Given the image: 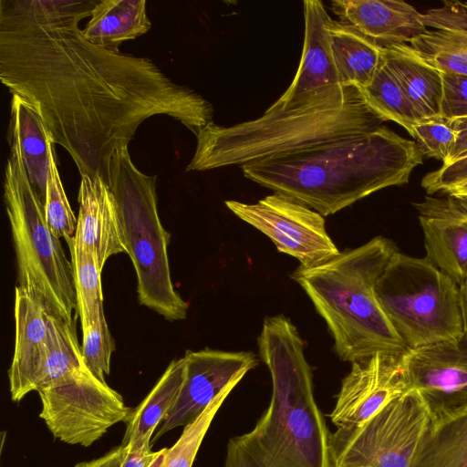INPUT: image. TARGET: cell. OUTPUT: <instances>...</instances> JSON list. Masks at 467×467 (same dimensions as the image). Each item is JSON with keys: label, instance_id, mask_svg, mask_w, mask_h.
<instances>
[{"label": "cell", "instance_id": "cell-15", "mask_svg": "<svg viewBox=\"0 0 467 467\" xmlns=\"http://www.w3.org/2000/svg\"><path fill=\"white\" fill-rule=\"evenodd\" d=\"M425 258L459 286L467 282V198L446 194L414 202Z\"/></svg>", "mask_w": 467, "mask_h": 467}, {"label": "cell", "instance_id": "cell-17", "mask_svg": "<svg viewBox=\"0 0 467 467\" xmlns=\"http://www.w3.org/2000/svg\"><path fill=\"white\" fill-rule=\"evenodd\" d=\"M15 350L8 369L11 399L38 391L47 355V312L25 289H15Z\"/></svg>", "mask_w": 467, "mask_h": 467}, {"label": "cell", "instance_id": "cell-37", "mask_svg": "<svg viewBox=\"0 0 467 467\" xmlns=\"http://www.w3.org/2000/svg\"><path fill=\"white\" fill-rule=\"evenodd\" d=\"M458 136L455 145L442 166L449 165L458 160L467 157V118L450 119Z\"/></svg>", "mask_w": 467, "mask_h": 467}, {"label": "cell", "instance_id": "cell-4", "mask_svg": "<svg viewBox=\"0 0 467 467\" xmlns=\"http://www.w3.org/2000/svg\"><path fill=\"white\" fill-rule=\"evenodd\" d=\"M397 251L391 240L377 236L317 266H299L292 275L326 321L334 349L344 361L377 354L402 356L408 350L375 291Z\"/></svg>", "mask_w": 467, "mask_h": 467}, {"label": "cell", "instance_id": "cell-24", "mask_svg": "<svg viewBox=\"0 0 467 467\" xmlns=\"http://www.w3.org/2000/svg\"><path fill=\"white\" fill-rule=\"evenodd\" d=\"M410 467H467V406L432 420Z\"/></svg>", "mask_w": 467, "mask_h": 467}, {"label": "cell", "instance_id": "cell-6", "mask_svg": "<svg viewBox=\"0 0 467 467\" xmlns=\"http://www.w3.org/2000/svg\"><path fill=\"white\" fill-rule=\"evenodd\" d=\"M8 141L4 200L16 257L17 285L47 313L72 322L77 302L71 262L47 223L44 204L28 178L18 141L12 136Z\"/></svg>", "mask_w": 467, "mask_h": 467}, {"label": "cell", "instance_id": "cell-32", "mask_svg": "<svg viewBox=\"0 0 467 467\" xmlns=\"http://www.w3.org/2000/svg\"><path fill=\"white\" fill-rule=\"evenodd\" d=\"M410 135L416 140L423 156L440 160L444 163L455 145L458 133L450 119L439 117L418 122Z\"/></svg>", "mask_w": 467, "mask_h": 467}, {"label": "cell", "instance_id": "cell-16", "mask_svg": "<svg viewBox=\"0 0 467 467\" xmlns=\"http://www.w3.org/2000/svg\"><path fill=\"white\" fill-rule=\"evenodd\" d=\"M78 215L72 241L94 254L102 271L113 254L127 247L117 202L109 184L100 177L81 175Z\"/></svg>", "mask_w": 467, "mask_h": 467}, {"label": "cell", "instance_id": "cell-27", "mask_svg": "<svg viewBox=\"0 0 467 467\" xmlns=\"http://www.w3.org/2000/svg\"><path fill=\"white\" fill-rule=\"evenodd\" d=\"M70 251L77 312L81 327L98 321L104 315L101 273L98 261L89 251L79 247L72 239Z\"/></svg>", "mask_w": 467, "mask_h": 467}, {"label": "cell", "instance_id": "cell-19", "mask_svg": "<svg viewBox=\"0 0 467 467\" xmlns=\"http://www.w3.org/2000/svg\"><path fill=\"white\" fill-rule=\"evenodd\" d=\"M185 376V359L172 360L157 383L135 408L126 423L121 445L130 449H150L153 433L172 410Z\"/></svg>", "mask_w": 467, "mask_h": 467}, {"label": "cell", "instance_id": "cell-8", "mask_svg": "<svg viewBox=\"0 0 467 467\" xmlns=\"http://www.w3.org/2000/svg\"><path fill=\"white\" fill-rule=\"evenodd\" d=\"M375 291L407 349L455 339L465 332L460 286L425 257L397 251Z\"/></svg>", "mask_w": 467, "mask_h": 467}, {"label": "cell", "instance_id": "cell-23", "mask_svg": "<svg viewBox=\"0 0 467 467\" xmlns=\"http://www.w3.org/2000/svg\"><path fill=\"white\" fill-rule=\"evenodd\" d=\"M328 44L342 82L363 90L383 60L384 47L351 26L333 19L328 29Z\"/></svg>", "mask_w": 467, "mask_h": 467}, {"label": "cell", "instance_id": "cell-2", "mask_svg": "<svg viewBox=\"0 0 467 467\" xmlns=\"http://www.w3.org/2000/svg\"><path fill=\"white\" fill-rule=\"evenodd\" d=\"M422 162L415 141L381 125L241 167L247 179L327 216L375 192L409 182Z\"/></svg>", "mask_w": 467, "mask_h": 467}, {"label": "cell", "instance_id": "cell-21", "mask_svg": "<svg viewBox=\"0 0 467 467\" xmlns=\"http://www.w3.org/2000/svg\"><path fill=\"white\" fill-rule=\"evenodd\" d=\"M89 16L81 30L84 37L115 53H119L122 42L135 39L151 27L145 0L96 1Z\"/></svg>", "mask_w": 467, "mask_h": 467}, {"label": "cell", "instance_id": "cell-36", "mask_svg": "<svg viewBox=\"0 0 467 467\" xmlns=\"http://www.w3.org/2000/svg\"><path fill=\"white\" fill-rule=\"evenodd\" d=\"M167 448L158 451L150 449H130L124 446L120 467H161Z\"/></svg>", "mask_w": 467, "mask_h": 467}, {"label": "cell", "instance_id": "cell-30", "mask_svg": "<svg viewBox=\"0 0 467 467\" xmlns=\"http://www.w3.org/2000/svg\"><path fill=\"white\" fill-rule=\"evenodd\" d=\"M44 211L47 223L57 238L69 242L75 234L77 218L69 205L57 164L55 149L50 156Z\"/></svg>", "mask_w": 467, "mask_h": 467}, {"label": "cell", "instance_id": "cell-33", "mask_svg": "<svg viewBox=\"0 0 467 467\" xmlns=\"http://www.w3.org/2000/svg\"><path fill=\"white\" fill-rule=\"evenodd\" d=\"M441 117L446 119L467 118V77L441 73Z\"/></svg>", "mask_w": 467, "mask_h": 467}, {"label": "cell", "instance_id": "cell-35", "mask_svg": "<svg viewBox=\"0 0 467 467\" xmlns=\"http://www.w3.org/2000/svg\"><path fill=\"white\" fill-rule=\"evenodd\" d=\"M467 182V157L427 173L421 186L429 195L445 193L453 187Z\"/></svg>", "mask_w": 467, "mask_h": 467}, {"label": "cell", "instance_id": "cell-10", "mask_svg": "<svg viewBox=\"0 0 467 467\" xmlns=\"http://www.w3.org/2000/svg\"><path fill=\"white\" fill-rule=\"evenodd\" d=\"M41 411L53 436L67 444L88 447L132 411L106 381L85 368L64 383L40 390Z\"/></svg>", "mask_w": 467, "mask_h": 467}, {"label": "cell", "instance_id": "cell-29", "mask_svg": "<svg viewBox=\"0 0 467 467\" xmlns=\"http://www.w3.org/2000/svg\"><path fill=\"white\" fill-rule=\"evenodd\" d=\"M234 389L231 386L223 390L195 420L184 426L178 441L167 449L161 467H192L213 420Z\"/></svg>", "mask_w": 467, "mask_h": 467}, {"label": "cell", "instance_id": "cell-40", "mask_svg": "<svg viewBox=\"0 0 467 467\" xmlns=\"http://www.w3.org/2000/svg\"><path fill=\"white\" fill-rule=\"evenodd\" d=\"M444 194H450V195H453V196L467 198V182L453 187L452 189L449 190Z\"/></svg>", "mask_w": 467, "mask_h": 467}, {"label": "cell", "instance_id": "cell-31", "mask_svg": "<svg viewBox=\"0 0 467 467\" xmlns=\"http://www.w3.org/2000/svg\"><path fill=\"white\" fill-rule=\"evenodd\" d=\"M114 340L108 327L105 315L95 323L82 327L81 353L86 367L99 379L110 372Z\"/></svg>", "mask_w": 467, "mask_h": 467}, {"label": "cell", "instance_id": "cell-38", "mask_svg": "<svg viewBox=\"0 0 467 467\" xmlns=\"http://www.w3.org/2000/svg\"><path fill=\"white\" fill-rule=\"evenodd\" d=\"M124 455V446L116 447L103 456L77 463L74 467H120Z\"/></svg>", "mask_w": 467, "mask_h": 467}, {"label": "cell", "instance_id": "cell-25", "mask_svg": "<svg viewBox=\"0 0 467 467\" xmlns=\"http://www.w3.org/2000/svg\"><path fill=\"white\" fill-rule=\"evenodd\" d=\"M47 355L40 388H52L67 381L86 367L76 331V318L67 322L47 316Z\"/></svg>", "mask_w": 467, "mask_h": 467}, {"label": "cell", "instance_id": "cell-22", "mask_svg": "<svg viewBox=\"0 0 467 467\" xmlns=\"http://www.w3.org/2000/svg\"><path fill=\"white\" fill-rule=\"evenodd\" d=\"M383 58L422 119L441 117V72L423 61L408 44L384 47Z\"/></svg>", "mask_w": 467, "mask_h": 467}, {"label": "cell", "instance_id": "cell-20", "mask_svg": "<svg viewBox=\"0 0 467 467\" xmlns=\"http://www.w3.org/2000/svg\"><path fill=\"white\" fill-rule=\"evenodd\" d=\"M8 131L19 143L28 178L44 204L55 143L39 115L17 95H12Z\"/></svg>", "mask_w": 467, "mask_h": 467}, {"label": "cell", "instance_id": "cell-39", "mask_svg": "<svg viewBox=\"0 0 467 467\" xmlns=\"http://www.w3.org/2000/svg\"><path fill=\"white\" fill-rule=\"evenodd\" d=\"M460 297L464 328L467 331V282L460 286Z\"/></svg>", "mask_w": 467, "mask_h": 467}, {"label": "cell", "instance_id": "cell-14", "mask_svg": "<svg viewBox=\"0 0 467 467\" xmlns=\"http://www.w3.org/2000/svg\"><path fill=\"white\" fill-rule=\"evenodd\" d=\"M400 357L377 354L352 362L329 414L337 428L364 422L407 390Z\"/></svg>", "mask_w": 467, "mask_h": 467}, {"label": "cell", "instance_id": "cell-34", "mask_svg": "<svg viewBox=\"0 0 467 467\" xmlns=\"http://www.w3.org/2000/svg\"><path fill=\"white\" fill-rule=\"evenodd\" d=\"M426 27L447 30L467 36V3L443 1L441 7L423 14Z\"/></svg>", "mask_w": 467, "mask_h": 467}, {"label": "cell", "instance_id": "cell-11", "mask_svg": "<svg viewBox=\"0 0 467 467\" xmlns=\"http://www.w3.org/2000/svg\"><path fill=\"white\" fill-rule=\"evenodd\" d=\"M225 205L265 234L280 253L297 259L301 267L317 266L340 253L326 230L324 216L285 194L275 192L255 203L225 201Z\"/></svg>", "mask_w": 467, "mask_h": 467}, {"label": "cell", "instance_id": "cell-26", "mask_svg": "<svg viewBox=\"0 0 467 467\" xmlns=\"http://www.w3.org/2000/svg\"><path fill=\"white\" fill-rule=\"evenodd\" d=\"M362 92L368 106L384 121L392 120L410 134L413 127L423 120L384 58Z\"/></svg>", "mask_w": 467, "mask_h": 467}, {"label": "cell", "instance_id": "cell-7", "mask_svg": "<svg viewBox=\"0 0 467 467\" xmlns=\"http://www.w3.org/2000/svg\"><path fill=\"white\" fill-rule=\"evenodd\" d=\"M156 180V175H147L134 165L128 147L114 152L108 184L118 204L127 254L136 272L139 303L167 320H182L188 305L171 282L170 234L158 214Z\"/></svg>", "mask_w": 467, "mask_h": 467}, {"label": "cell", "instance_id": "cell-1", "mask_svg": "<svg viewBox=\"0 0 467 467\" xmlns=\"http://www.w3.org/2000/svg\"><path fill=\"white\" fill-rule=\"evenodd\" d=\"M95 3L0 0V80L39 115L80 175L108 183L114 152L145 119L166 115L197 136L213 109L151 59L87 40L78 23Z\"/></svg>", "mask_w": 467, "mask_h": 467}, {"label": "cell", "instance_id": "cell-5", "mask_svg": "<svg viewBox=\"0 0 467 467\" xmlns=\"http://www.w3.org/2000/svg\"><path fill=\"white\" fill-rule=\"evenodd\" d=\"M384 119L368 104L361 89L307 112L263 122L211 124L196 136L187 171L244 165L338 138L374 130Z\"/></svg>", "mask_w": 467, "mask_h": 467}, {"label": "cell", "instance_id": "cell-13", "mask_svg": "<svg viewBox=\"0 0 467 467\" xmlns=\"http://www.w3.org/2000/svg\"><path fill=\"white\" fill-rule=\"evenodd\" d=\"M185 376L179 397L153 441L169 431L186 426L225 389L236 385L257 364L254 353L205 348L186 351Z\"/></svg>", "mask_w": 467, "mask_h": 467}, {"label": "cell", "instance_id": "cell-9", "mask_svg": "<svg viewBox=\"0 0 467 467\" xmlns=\"http://www.w3.org/2000/svg\"><path fill=\"white\" fill-rule=\"evenodd\" d=\"M431 422L420 393L407 389L364 422L330 433L332 467H410Z\"/></svg>", "mask_w": 467, "mask_h": 467}, {"label": "cell", "instance_id": "cell-18", "mask_svg": "<svg viewBox=\"0 0 467 467\" xmlns=\"http://www.w3.org/2000/svg\"><path fill=\"white\" fill-rule=\"evenodd\" d=\"M331 9L340 23L382 47L407 45L428 30L423 14L404 1L334 0Z\"/></svg>", "mask_w": 467, "mask_h": 467}, {"label": "cell", "instance_id": "cell-3", "mask_svg": "<svg viewBox=\"0 0 467 467\" xmlns=\"http://www.w3.org/2000/svg\"><path fill=\"white\" fill-rule=\"evenodd\" d=\"M258 347L271 400L251 431L229 440L224 467H332L330 432L296 327L283 315L265 317Z\"/></svg>", "mask_w": 467, "mask_h": 467}, {"label": "cell", "instance_id": "cell-28", "mask_svg": "<svg viewBox=\"0 0 467 467\" xmlns=\"http://www.w3.org/2000/svg\"><path fill=\"white\" fill-rule=\"evenodd\" d=\"M408 45L440 72L467 77V36L441 29L427 30Z\"/></svg>", "mask_w": 467, "mask_h": 467}, {"label": "cell", "instance_id": "cell-12", "mask_svg": "<svg viewBox=\"0 0 467 467\" xmlns=\"http://www.w3.org/2000/svg\"><path fill=\"white\" fill-rule=\"evenodd\" d=\"M407 389L417 390L432 420L467 406V331L455 339L408 349L400 357Z\"/></svg>", "mask_w": 467, "mask_h": 467}]
</instances>
